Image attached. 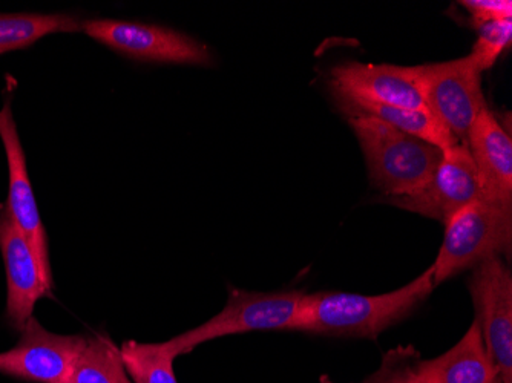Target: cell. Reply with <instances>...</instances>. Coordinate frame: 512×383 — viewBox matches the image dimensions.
I'll return each mask as SVG.
<instances>
[{
	"label": "cell",
	"mask_w": 512,
	"mask_h": 383,
	"mask_svg": "<svg viewBox=\"0 0 512 383\" xmlns=\"http://www.w3.org/2000/svg\"><path fill=\"white\" fill-rule=\"evenodd\" d=\"M434 289V267L431 266L410 284L384 295L304 293L293 331L336 338L376 339L382 331L408 318Z\"/></svg>",
	"instance_id": "obj_1"
},
{
	"label": "cell",
	"mask_w": 512,
	"mask_h": 383,
	"mask_svg": "<svg viewBox=\"0 0 512 383\" xmlns=\"http://www.w3.org/2000/svg\"><path fill=\"white\" fill-rule=\"evenodd\" d=\"M347 120L364 152L371 184L382 197L411 194L431 180L442 149L370 115L348 114Z\"/></svg>",
	"instance_id": "obj_2"
},
{
	"label": "cell",
	"mask_w": 512,
	"mask_h": 383,
	"mask_svg": "<svg viewBox=\"0 0 512 383\" xmlns=\"http://www.w3.org/2000/svg\"><path fill=\"white\" fill-rule=\"evenodd\" d=\"M512 204L479 200L454 213L434 261V287L493 256L511 255Z\"/></svg>",
	"instance_id": "obj_3"
},
{
	"label": "cell",
	"mask_w": 512,
	"mask_h": 383,
	"mask_svg": "<svg viewBox=\"0 0 512 383\" xmlns=\"http://www.w3.org/2000/svg\"><path fill=\"white\" fill-rule=\"evenodd\" d=\"M302 290L258 293L230 287L226 307L214 318L165 342L172 356L191 353L198 345L250 331H293Z\"/></svg>",
	"instance_id": "obj_4"
},
{
	"label": "cell",
	"mask_w": 512,
	"mask_h": 383,
	"mask_svg": "<svg viewBox=\"0 0 512 383\" xmlns=\"http://www.w3.org/2000/svg\"><path fill=\"white\" fill-rule=\"evenodd\" d=\"M80 31L111 50L142 62L207 66L211 50L188 34L151 23L117 19L82 20Z\"/></svg>",
	"instance_id": "obj_5"
},
{
	"label": "cell",
	"mask_w": 512,
	"mask_h": 383,
	"mask_svg": "<svg viewBox=\"0 0 512 383\" xmlns=\"http://www.w3.org/2000/svg\"><path fill=\"white\" fill-rule=\"evenodd\" d=\"M468 289L499 383H512V275L502 256L473 267Z\"/></svg>",
	"instance_id": "obj_6"
},
{
	"label": "cell",
	"mask_w": 512,
	"mask_h": 383,
	"mask_svg": "<svg viewBox=\"0 0 512 383\" xmlns=\"http://www.w3.org/2000/svg\"><path fill=\"white\" fill-rule=\"evenodd\" d=\"M425 108L460 143H467L468 131L480 112L488 109L482 91V73L470 57L421 65Z\"/></svg>",
	"instance_id": "obj_7"
},
{
	"label": "cell",
	"mask_w": 512,
	"mask_h": 383,
	"mask_svg": "<svg viewBox=\"0 0 512 383\" xmlns=\"http://www.w3.org/2000/svg\"><path fill=\"white\" fill-rule=\"evenodd\" d=\"M479 200L486 198L467 143L445 149L436 172L422 189L398 197H382V203L444 224L454 213Z\"/></svg>",
	"instance_id": "obj_8"
},
{
	"label": "cell",
	"mask_w": 512,
	"mask_h": 383,
	"mask_svg": "<svg viewBox=\"0 0 512 383\" xmlns=\"http://www.w3.org/2000/svg\"><path fill=\"white\" fill-rule=\"evenodd\" d=\"M20 331L17 345L0 353V373L31 383H68L85 336L51 333L34 316Z\"/></svg>",
	"instance_id": "obj_9"
},
{
	"label": "cell",
	"mask_w": 512,
	"mask_h": 383,
	"mask_svg": "<svg viewBox=\"0 0 512 383\" xmlns=\"http://www.w3.org/2000/svg\"><path fill=\"white\" fill-rule=\"evenodd\" d=\"M330 79L338 99L427 109L422 94L421 66L347 62L335 66Z\"/></svg>",
	"instance_id": "obj_10"
},
{
	"label": "cell",
	"mask_w": 512,
	"mask_h": 383,
	"mask_svg": "<svg viewBox=\"0 0 512 383\" xmlns=\"http://www.w3.org/2000/svg\"><path fill=\"white\" fill-rule=\"evenodd\" d=\"M0 138L4 143L8 161V190L7 209L13 218L17 229L27 238L42 270L46 284L53 289V270H51L50 249L48 236L40 218L39 207L33 194L30 175H28L27 158L20 143L19 132L14 122L11 102L7 100L4 108L0 109Z\"/></svg>",
	"instance_id": "obj_11"
},
{
	"label": "cell",
	"mask_w": 512,
	"mask_h": 383,
	"mask_svg": "<svg viewBox=\"0 0 512 383\" xmlns=\"http://www.w3.org/2000/svg\"><path fill=\"white\" fill-rule=\"evenodd\" d=\"M0 252L7 270V318L11 327L22 330L33 318L37 301L51 295L39 262L27 238L17 229L7 206L0 212Z\"/></svg>",
	"instance_id": "obj_12"
},
{
	"label": "cell",
	"mask_w": 512,
	"mask_h": 383,
	"mask_svg": "<svg viewBox=\"0 0 512 383\" xmlns=\"http://www.w3.org/2000/svg\"><path fill=\"white\" fill-rule=\"evenodd\" d=\"M467 146L486 200L512 204V141L490 108L477 115Z\"/></svg>",
	"instance_id": "obj_13"
},
{
	"label": "cell",
	"mask_w": 512,
	"mask_h": 383,
	"mask_svg": "<svg viewBox=\"0 0 512 383\" xmlns=\"http://www.w3.org/2000/svg\"><path fill=\"white\" fill-rule=\"evenodd\" d=\"M416 371L428 383H499L476 321L447 353L430 361L419 359Z\"/></svg>",
	"instance_id": "obj_14"
},
{
	"label": "cell",
	"mask_w": 512,
	"mask_h": 383,
	"mask_svg": "<svg viewBox=\"0 0 512 383\" xmlns=\"http://www.w3.org/2000/svg\"><path fill=\"white\" fill-rule=\"evenodd\" d=\"M344 108L345 114L370 115L381 122L428 141L437 148L445 149L460 143L442 123L428 109H408L399 106L373 105V103L355 102V100L338 99Z\"/></svg>",
	"instance_id": "obj_15"
},
{
	"label": "cell",
	"mask_w": 512,
	"mask_h": 383,
	"mask_svg": "<svg viewBox=\"0 0 512 383\" xmlns=\"http://www.w3.org/2000/svg\"><path fill=\"white\" fill-rule=\"evenodd\" d=\"M80 28L82 20L66 14H0V56L50 34L76 33Z\"/></svg>",
	"instance_id": "obj_16"
},
{
	"label": "cell",
	"mask_w": 512,
	"mask_h": 383,
	"mask_svg": "<svg viewBox=\"0 0 512 383\" xmlns=\"http://www.w3.org/2000/svg\"><path fill=\"white\" fill-rule=\"evenodd\" d=\"M68 383H132L123 365L120 348L105 336L85 339Z\"/></svg>",
	"instance_id": "obj_17"
},
{
	"label": "cell",
	"mask_w": 512,
	"mask_h": 383,
	"mask_svg": "<svg viewBox=\"0 0 512 383\" xmlns=\"http://www.w3.org/2000/svg\"><path fill=\"white\" fill-rule=\"evenodd\" d=\"M123 365L134 383H178L174 373L175 357L161 344L128 341L120 347Z\"/></svg>",
	"instance_id": "obj_18"
},
{
	"label": "cell",
	"mask_w": 512,
	"mask_h": 383,
	"mask_svg": "<svg viewBox=\"0 0 512 383\" xmlns=\"http://www.w3.org/2000/svg\"><path fill=\"white\" fill-rule=\"evenodd\" d=\"M477 30V40L473 51L468 54L480 73L496 65L497 59L508 48L512 39V20H496V22L482 23Z\"/></svg>",
	"instance_id": "obj_19"
},
{
	"label": "cell",
	"mask_w": 512,
	"mask_h": 383,
	"mask_svg": "<svg viewBox=\"0 0 512 383\" xmlns=\"http://www.w3.org/2000/svg\"><path fill=\"white\" fill-rule=\"evenodd\" d=\"M421 359L413 347H398L388 351L381 367L362 383H428L416 371Z\"/></svg>",
	"instance_id": "obj_20"
},
{
	"label": "cell",
	"mask_w": 512,
	"mask_h": 383,
	"mask_svg": "<svg viewBox=\"0 0 512 383\" xmlns=\"http://www.w3.org/2000/svg\"><path fill=\"white\" fill-rule=\"evenodd\" d=\"M470 13L473 27L496 20H512V4L509 0H467L460 2Z\"/></svg>",
	"instance_id": "obj_21"
},
{
	"label": "cell",
	"mask_w": 512,
	"mask_h": 383,
	"mask_svg": "<svg viewBox=\"0 0 512 383\" xmlns=\"http://www.w3.org/2000/svg\"><path fill=\"white\" fill-rule=\"evenodd\" d=\"M322 383H333V382H329V380H325L324 377H322Z\"/></svg>",
	"instance_id": "obj_22"
}]
</instances>
